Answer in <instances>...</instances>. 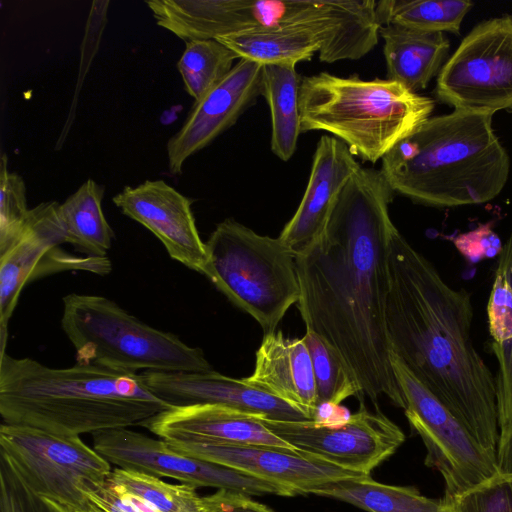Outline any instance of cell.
Returning a JSON list of instances; mask_svg holds the SVG:
<instances>
[{
	"mask_svg": "<svg viewBox=\"0 0 512 512\" xmlns=\"http://www.w3.org/2000/svg\"><path fill=\"white\" fill-rule=\"evenodd\" d=\"M206 512H275L241 492L220 489L204 496Z\"/></svg>",
	"mask_w": 512,
	"mask_h": 512,
	"instance_id": "e575fe53",
	"label": "cell"
},
{
	"mask_svg": "<svg viewBox=\"0 0 512 512\" xmlns=\"http://www.w3.org/2000/svg\"><path fill=\"white\" fill-rule=\"evenodd\" d=\"M385 322L391 353L497 457L496 378L472 337L471 294L455 289L397 228L388 252Z\"/></svg>",
	"mask_w": 512,
	"mask_h": 512,
	"instance_id": "7a4b0ae2",
	"label": "cell"
},
{
	"mask_svg": "<svg viewBox=\"0 0 512 512\" xmlns=\"http://www.w3.org/2000/svg\"><path fill=\"white\" fill-rule=\"evenodd\" d=\"M0 512H69L36 494L10 460L0 453Z\"/></svg>",
	"mask_w": 512,
	"mask_h": 512,
	"instance_id": "d6a6232c",
	"label": "cell"
},
{
	"mask_svg": "<svg viewBox=\"0 0 512 512\" xmlns=\"http://www.w3.org/2000/svg\"><path fill=\"white\" fill-rule=\"evenodd\" d=\"M172 407L138 373L92 363L51 368L0 354V414L6 424L80 436L140 425Z\"/></svg>",
	"mask_w": 512,
	"mask_h": 512,
	"instance_id": "3957f363",
	"label": "cell"
},
{
	"mask_svg": "<svg viewBox=\"0 0 512 512\" xmlns=\"http://www.w3.org/2000/svg\"><path fill=\"white\" fill-rule=\"evenodd\" d=\"M473 3L466 0H383L377 2L380 25L399 24L430 32L459 34Z\"/></svg>",
	"mask_w": 512,
	"mask_h": 512,
	"instance_id": "4316f807",
	"label": "cell"
},
{
	"mask_svg": "<svg viewBox=\"0 0 512 512\" xmlns=\"http://www.w3.org/2000/svg\"><path fill=\"white\" fill-rule=\"evenodd\" d=\"M167 444L181 454L227 466L282 486L293 496L310 494L311 490L330 481L363 476L302 451L282 447L171 442Z\"/></svg>",
	"mask_w": 512,
	"mask_h": 512,
	"instance_id": "9a60e30c",
	"label": "cell"
},
{
	"mask_svg": "<svg viewBox=\"0 0 512 512\" xmlns=\"http://www.w3.org/2000/svg\"><path fill=\"white\" fill-rule=\"evenodd\" d=\"M112 201L124 215L152 232L172 259L203 274L206 247L190 198L163 180H146L136 187L126 186Z\"/></svg>",
	"mask_w": 512,
	"mask_h": 512,
	"instance_id": "2e32d148",
	"label": "cell"
},
{
	"mask_svg": "<svg viewBox=\"0 0 512 512\" xmlns=\"http://www.w3.org/2000/svg\"><path fill=\"white\" fill-rule=\"evenodd\" d=\"M89 498L103 512H159L147 501L126 491L109 478Z\"/></svg>",
	"mask_w": 512,
	"mask_h": 512,
	"instance_id": "836d02e7",
	"label": "cell"
},
{
	"mask_svg": "<svg viewBox=\"0 0 512 512\" xmlns=\"http://www.w3.org/2000/svg\"><path fill=\"white\" fill-rule=\"evenodd\" d=\"M98 512H103V511H101V510H100V511H98Z\"/></svg>",
	"mask_w": 512,
	"mask_h": 512,
	"instance_id": "8d00e7d4",
	"label": "cell"
},
{
	"mask_svg": "<svg viewBox=\"0 0 512 512\" xmlns=\"http://www.w3.org/2000/svg\"><path fill=\"white\" fill-rule=\"evenodd\" d=\"M263 423L295 449L343 469L370 476L405 441L402 430L380 410H359L336 423L316 420Z\"/></svg>",
	"mask_w": 512,
	"mask_h": 512,
	"instance_id": "7c38bea8",
	"label": "cell"
},
{
	"mask_svg": "<svg viewBox=\"0 0 512 512\" xmlns=\"http://www.w3.org/2000/svg\"><path fill=\"white\" fill-rule=\"evenodd\" d=\"M109 479L159 512H206L204 498L188 484H171L146 473L116 467Z\"/></svg>",
	"mask_w": 512,
	"mask_h": 512,
	"instance_id": "f1b7e54d",
	"label": "cell"
},
{
	"mask_svg": "<svg viewBox=\"0 0 512 512\" xmlns=\"http://www.w3.org/2000/svg\"><path fill=\"white\" fill-rule=\"evenodd\" d=\"M448 512H512V474L496 473L452 498H444Z\"/></svg>",
	"mask_w": 512,
	"mask_h": 512,
	"instance_id": "1f68e13d",
	"label": "cell"
},
{
	"mask_svg": "<svg viewBox=\"0 0 512 512\" xmlns=\"http://www.w3.org/2000/svg\"><path fill=\"white\" fill-rule=\"evenodd\" d=\"M434 106L433 99L389 79L320 72L300 80L301 133L328 132L371 163L429 119Z\"/></svg>",
	"mask_w": 512,
	"mask_h": 512,
	"instance_id": "5b68a950",
	"label": "cell"
},
{
	"mask_svg": "<svg viewBox=\"0 0 512 512\" xmlns=\"http://www.w3.org/2000/svg\"><path fill=\"white\" fill-rule=\"evenodd\" d=\"M236 59L237 54L216 39L186 42L177 68L194 102L228 75Z\"/></svg>",
	"mask_w": 512,
	"mask_h": 512,
	"instance_id": "83f0119b",
	"label": "cell"
},
{
	"mask_svg": "<svg viewBox=\"0 0 512 512\" xmlns=\"http://www.w3.org/2000/svg\"><path fill=\"white\" fill-rule=\"evenodd\" d=\"M394 191L380 170L360 167L339 193L318 239L296 256L297 302L306 331L326 341L376 402L405 409L391 364L385 308Z\"/></svg>",
	"mask_w": 512,
	"mask_h": 512,
	"instance_id": "6da1fadb",
	"label": "cell"
},
{
	"mask_svg": "<svg viewBox=\"0 0 512 512\" xmlns=\"http://www.w3.org/2000/svg\"><path fill=\"white\" fill-rule=\"evenodd\" d=\"M498 472L512 474V431L499 441L497 448Z\"/></svg>",
	"mask_w": 512,
	"mask_h": 512,
	"instance_id": "d590c367",
	"label": "cell"
},
{
	"mask_svg": "<svg viewBox=\"0 0 512 512\" xmlns=\"http://www.w3.org/2000/svg\"><path fill=\"white\" fill-rule=\"evenodd\" d=\"M104 186L86 180L59 205L66 243L90 257H107L114 232L102 210Z\"/></svg>",
	"mask_w": 512,
	"mask_h": 512,
	"instance_id": "484cf974",
	"label": "cell"
},
{
	"mask_svg": "<svg viewBox=\"0 0 512 512\" xmlns=\"http://www.w3.org/2000/svg\"><path fill=\"white\" fill-rule=\"evenodd\" d=\"M203 271L234 305L273 333L300 298L296 256L278 238L262 236L233 220L217 224L205 242Z\"/></svg>",
	"mask_w": 512,
	"mask_h": 512,
	"instance_id": "52a82bcc",
	"label": "cell"
},
{
	"mask_svg": "<svg viewBox=\"0 0 512 512\" xmlns=\"http://www.w3.org/2000/svg\"><path fill=\"white\" fill-rule=\"evenodd\" d=\"M434 93L454 110L512 112V15L478 23L441 68Z\"/></svg>",
	"mask_w": 512,
	"mask_h": 512,
	"instance_id": "9c48e42d",
	"label": "cell"
},
{
	"mask_svg": "<svg viewBox=\"0 0 512 512\" xmlns=\"http://www.w3.org/2000/svg\"><path fill=\"white\" fill-rule=\"evenodd\" d=\"M0 453L39 496L69 512H98L89 495L109 478L111 464L80 436L2 423Z\"/></svg>",
	"mask_w": 512,
	"mask_h": 512,
	"instance_id": "ba28073f",
	"label": "cell"
},
{
	"mask_svg": "<svg viewBox=\"0 0 512 512\" xmlns=\"http://www.w3.org/2000/svg\"><path fill=\"white\" fill-rule=\"evenodd\" d=\"M390 359L405 399V415L426 447L425 464L444 478V498L455 497L498 473L497 457L473 438L395 354Z\"/></svg>",
	"mask_w": 512,
	"mask_h": 512,
	"instance_id": "30bf717a",
	"label": "cell"
},
{
	"mask_svg": "<svg viewBox=\"0 0 512 512\" xmlns=\"http://www.w3.org/2000/svg\"><path fill=\"white\" fill-rule=\"evenodd\" d=\"M300 409L311 420L319 411L312 361L302 338H288L281 331L264 335L256 351L253 373L243 378Z\"/></svg>",
	"mask_w": 512,
	"mask_h": 512,
	"instance_id": "44dd1931",
	"label": "cell"
},
{
	"mask_svg": "<svg viewBox=\"0 0 512 512\" xmlns=\"http://www.w3.org/2000/svg\"><path fill=\"white\" fill-rule=\"evenodd\" d=\"M310 494L338 499L368 512H448L444 499H431L413 487L379 483L366 475L330 481Z\"/></svg>",
	"mask_w": 512,
	"mask_h": 512,
	"instance_id": "cb8c5ba5",
	"label": "cell"
},
{
	"mask_svg": "<svg viewBox=\"0 0 512 512\" xmlns=\"http://www.w3.org/2000/svg\"><path fill=\"white\" fill-rule=\"evenodd\" d=\"M93 448L122 469L169 477L195 488L214 487L246 495L293 496L286 488L233 468L181 454L166 441L125 428L92 434Z\"/></svg>",
	"mask_w": 512,
	"mask_h": 512,
	"instance_id": "4fadbf2b",
	"label": "cell"
},
{
	"mask_svg": "<svg viewBox=\"0 0 512 512\" xmlns=\"http://www.w3.org/2000/svg\"><path fill=\"white\" fill-rule=\"evenodd\" d=\"M148 389L171 406L221 405L278 421L311 420L300 409L244 379L231 378L216 371H143Z\"/></svg>",
	"mask_w": 512,
	"mask_h": 512,
	"instance_id": "e0dca14e",
	"label": "cell"
},
{
	"mask_svg": "<svg viewBox=\"0 0 512 512\" xmlns=\"http://www.w3.org/2000/svg\"><path fill=\"white\" fill-rule=\"evenodd\" d=\"M59 205L43 202L30 209L19 234L0 249V353L6 352L8 323L27 283L63 271L104 276L112 270L108 257L77 256L60 248L66 237Z\"/></svg>",
	"mask_w": 512,
	"mask_h": 512,
	"instance_id": "8fae6325",
	"label": "cell"
},
{
	"mask_svg": "<svg viewBox=\"0 0 512 512\" xmlns=\"http://www.w3.org/2000/svg\"><path fill=\"white\" fill-rule=\"evenodd\" d=\"M239 59L262 65L294 64L310 60L316 52L322 62L356 60L370 51L355 41L313 26L239 31L216 38Z\"/></svg>",
	"mask_w": 512,
	"mask_h": 512,
	"instance_id": "ffe728a7",
	"label": "cell"
},
{
	"mask_svg": "<svg viewBox=\"0 0 512 512\" xmlns=\"http://www.w3.org/2000/svg\"><path fill=\"white\" fill-rule=\"evenodd\" d=\"M360 167L344 142L328 135L319 139L303 198L279 235L295 256L321 235L339 193Z\"/></svg>",
	"mask_w": 512,
	"mask_h": 512,
	"instance_id": "d6986e66",
	"label": "cell"
},
{
	"mask_svg": "<svg viewBox=\"0 0 512 512\" xmlns=\"http://www.w3.org/2000/svg\"><path fill=\"white\" fill-rule=\"evenodd\" d=\"M379 36L384 40L387 79L414 93L425 89L439 74L450 49V42L443 32L391 23L380 26Z\"/></svg>",
	"mask_w": 512,
	"mask_h": 512,
	"instance_id": "603a6c76",
	"label": "cell"
},
{
	"mask_svg": "<svg viewBox=\"0 0 512 512\" xmlns=\"http://www.w3.org/2000/svg\"><path fill=\"white\" fill-rule=\"evenodd\" d=\"M487 318L491 350L498 362L495 378L501 440L512 431V230L498 252Z\"/></svg>",
	"mask_w": 512,
	"mask_h": 512,
	"instance_id": "7402d4cb",
	"label": "cell"
},
{
	"mask_svg": "<svg viewBox=\"0 0 512 512\" xmlns=\"http://www.w3.org/2000/svg\"><path fill=\"white\" fill-rule=\"evenodd\" d=\"M300 80L294 64L263 65L261 96L271 112V150L282 161L293 156L301 133Z\"/></svg>",
	"mask_w": 512,
	"mask_h": 512,
	"instance_id": "d4e9b609",
	"label": "cell"
},
{
	"mask_svg": "<svg viewBox=\"0 0 512 512\" xmlns=\"http://www.w3.org/2000/svg\"><path fill=\"white\" fill-rule=\"evenodd\" d=\"M140 426L171 443L259 445L297 450L276 436L261 416L221 405L174 406Z\"/></svg>",
	"mask_w": 512,
	"mask_h": 512,
	"instance_id": "ac0fdd59",
	"label": "cell"
},
{
	"mask_svg": "<svg viewBox=\"0 0 512 512\" xmlns=\"http://www.w3.org/2000/svg\"><path fill=\"white\" fill-rule=\"evenodd\" d=\"M61 326L80 364L92 363L131 373L212 370L200 348L140 321L103 296L66 295Z\"/></svg>",
	"mask_w": 512,
	"mask_h": 512,
	"instance_id": "8992f818",
	"label": "cell"
},
{
	"mask_svg": "<svg viewBox=\"0 0 512 512\" xmlns=\"http://www.w3.org/2000/svg\"><path fill=\"white\" fill-rule=\"evenodd\" d=\"M392 190L437 208L482 204L506 185L510 158L492 116L454 110L430 117L383 158Z\"/></svg>",
	"mask_w": 512,
	"mask_h": 512,
	"instance_id": "277c9868",
	"label": "cell"
},
{
	"mask_svg": "<svg viewBox=\"0 0 512 512\" xmlns=\"http://www.w3.org/2000/svg\"><path fill=\"white\" fill-rule=\"evenodd\" d=\"M303 339L312 361L319 406L338 407L361 392L357 380L326 341L311 331H306Z\"/></svg>",
	"mask_w": 512,
	"mask_h": 512,
	"instance_id": "f546056e",
	"label": "cell"
},
{
	"mask_svg": "<svg viewBox=\"0 0 512 512\" xmlns=\"http://www.w3.org/2000/svg\"><path fill=\"white\" fill-rule=\"evenodd\" d=\"M262 71V64L239 59L225 78L194 102L166 145L171 174H180L189 157L211 144L255 103L261 95Z\"/></svg>",
	"mask_w": 512,
	"mask_h": 512,
	"instance_id": "5bb4252c",
	"label": "cell"
},
{
	"mask_svg": "<svg viewBox=\"0 0 512 512\" xmlns=\"http://www.w3.org/2000/svg\"><path fill=\"white\" fill-rule=\"evenodd\" d=\"M23 178L8 169V157L0 159V249L9 245L21 231L29 213Z\"/></svg>",
	"mask_w": 512,
	"mask_h": 512,
	"instance_id": "4dcf8cb0",
	"label": "cell"
}]
</instances>
